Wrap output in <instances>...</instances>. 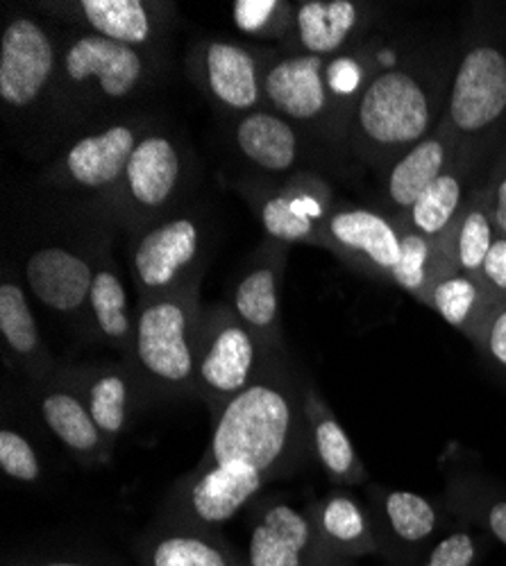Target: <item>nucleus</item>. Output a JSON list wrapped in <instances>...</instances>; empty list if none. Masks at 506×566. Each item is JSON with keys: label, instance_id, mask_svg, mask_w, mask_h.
Wrapping results in <instances>:
<instances>
[{"label": "nucleus", "instance_id": "nucleus-1", "mask_svg": "<svg viewBox=\"0 0 506 566\" xmlns=\"http://www.w3.org/2000/svg\"><path fill=\"white\" fill-rule=\"evenodd\" d=\"M205 462H246L266 479L289 469L309 436L307 397L275 363L214 412Z\"/></svg>", "mask_w": 506, "mask_h": 566}, {"label": "nucleus", "instance_id": "nucleus-2", "mask_svg": "<svg viewBox=\"0 0 506 566\" xmlns=\"http://www.w3.org/2000/svg\"><path fill=\"white\" fill-rule=\"evenodd\" d=\"M205 313L198 281L171 295L140 302L132 356L144 379L162 392H196V358Z\"/></svg>", "mask_w": 506, "mask_h": 566}, {"label": "nucleus", "instance_id": "nucleus-3", "mask_svg": "<svg viewBox=\"0 0 506 566\" xmlns=\"http://www.w3.org/2000/svg\"><path fill=\"white\" fill-rule=\"evenodd\" d=\"M434 123V91L411 69L375 75L361 91L352 118V138L363 157L400 159L427 138Z\"/></svg>", "mask_w": 506, "mask_h": 566}, {"label": "nucleus", "instance_id": "nucleus-4", "mask_svg": "<svg viewBox=\"0 0 506 566\" xmlns=\"http://www.w3.org/2000/svg\"><path fill=\"white\" fill-rule=\"evenodd\" d=\"M153 69L155 62L148 51L80 32L62 49L58 88L86 112L123 105L146 88Z\"/></svg>", "mask_w": 506, "mask_h": 566}, {"label": "nucleus", "instance_id": "nucleus-5", "mask_svg": "<svg viewBox=\"0 0 506 566\" xmlns=\"http://www.w3.org/2000/svg\"><path fill=\"white\" fill-rule=\"evenodd\" d=\"M270 352L239 322L235 311L216 306L205 313L203 322L196 358V395L218 412L272 365Z\"/></svg>", "mask_w": 506, "mask_h": 566}, {"label": "nucleus", "instance_id": "nucleus-6", "mask_svg": "<svg viewBox=\"0 0 506 566\" xmlns=\"http://www.w3.org/2000/svg\"><path fill=\"white\" fill-rule=\"evenodd\" d=\"M203 248V224L194 216H175L146 229L130 254L140 302L171 295L198 281Z\"/></svg>", "mask_w": 506, "mask_h": 566}, {"label": "nucleus", "instance_id": "nucleus-7", "mask_svg": "<svg viewBox=\"0 0 506 566\" xmlns=\"http://www.w3.org/2000/svg\"><path fill=\"white\" fill-rule=\"evenodd\" d=\"M62 49L43 23L14 17L0 36V101L10 112H30L58 88Z\"/></svg>", "mask_w": 506, "mask_h": 566}, {"label": "nucleus", "instance_id": "nucleus-8", "mask_svg": "<svg viewBox=\"0 0 506 566\" xmlns=\"http://www.w3.org/2000/svg\"><path fill=\"white\" fill-rule=\"evenodd\" d=\"M506 116V53L495 43H477L456 66L447 127L462 138L490 132Z\"/></svg>", "mask_w": 506, "mask_h": 566}, {"label": "nucleus", "instance_id": "nucleus-9", "mask_svg": "<svg viewBox=\"0 0 506 566\" xmlns=\"http://www.w3.org/2000/svg\"><path fill=\"white\" fill-rule=\"evenodd\" d=\"M136 123H112L101 132L78 138L51 170V179L64 188L86 193L118 191L130 157L142 140Z\"/></svg>", "mask_w": 506, "mask_h": 566}, {"label": "nucleus", "instance_id": "nucleus-10", "mask_svg": "<svg viewBox=\"0 0 506 566\" xmlns=\"http://www.w3.org/2000/svg\"><path fill=\"white\" fill-rule=\"evenodd\" d=\"M192 71L198 86L225 112L246 116L264 101V69L246 45L223 39L205 41L194 51Z\"/></svg>", "mask_w": 506, "mask_h": 566}, {"label": "nucleus", "instance_id": "nucleus-11", "mask_svg": "<svg viewBox=\"0 0 506 566\" xmlns=\"http://www.w3.org/2000/svg\"><path fill=\"white\" fill-rule=\"evenodd\" d=\"M332 191L313 175H293L278 191L257 200L261 227L275 243L323 245V231L332 213Z\"/></svg>", "mask_w": 506, "mask_h": 566}, {"label": "nucleus", "instance_id": "nucleus-12", "mask_svg": "<svg viewBox=\"0 0 506 566\" xmlns=\"http://www.w3.org/2000/svg\"><path fill=\"white\" fill-rule=\"evenodd\" d=\"M184 172L187 164L177 140L164 132H151L136 144L116 193L136 216L157 213L177 198Z\"/></svg>", "mask_w": 506, "mask_h": 566}, {"label": "nucleus", "instance_id": "nucleus-13", "mask_svg": "<svg viewBox=\"0 0 506 566\" xmlns=\"http://www.w3.org/2000/svg\"><path fill=\"white\" fill-rule=\"evenodd\" d=\"M326 66L328 57L307 53L275 60L264 69V101L291 123H323L334 107Z\"/></svg>", "mask_w": 506, "mask_h": 566}, {"label": "nucleus", "instance_id": "nucleus-14", "mask_svg": "<svg viewBox=\"0 0 506 566\" xmlns=\"http://www.w3.org/2000/svg\"><path fill=\"white\" fill-rule=\"evenodd\" d=\"M326 555L316 516L287 503H272L257 516L248 566H318Z\"/></svg>", "mask_w": 506, "mask_h": 566}, {"label": "nucleus", "instance_id": "nucleus-15", "mask_svg": "<svg viewBox=\"0 0 506 566\" xmlns=\"http://www.w3.org/2000/svg\"><path fill=\"white\" fill-rule=\"evenodd\" d=\"M268 479L255 467L233 462H203V469L184 488L179 501L189 522L198 526H218L248 505Z\"/></svg>", "mask_w": 506, "mask_h": 566}, {"label": "nucleus", "instance_id": "nucleus-16", "mask_svg": "<svg viewBox=\"0 0 506 566\" xmlns=\"http://www.w3.org/2000/svg\"><path fill=\"white\" fill-rule=\"evenodd\" d=\"M96 265L71 248L49 245L25 261V281L32 295L55 313L73 315L89 304Z\"/></svg>", "mask_w": 506, "mask_h": 566}, {"label": "nucleus", "instance_id": "nucleus-17", "mask_svg": "<svg viewBox=\"0 0 506 566\" xmlns=\"http://www.w3.org/2000/svg\"><path fill=\"white\" fill-rule=\"evenodd\" d=\"M285 270L282 243L264 248L241 274L233 311L239 322L268 347L280 343V276Z\"/></svg>", "mask_w": 506, "mask_h": 566}, {"label": "nucleus", "instance_id": "nucleus-18", "mask_svg": "<svg viewBox=\"0 0 506 566\" xmlns=\"http://www.w3.org/2000/svg\"><path fill=\"white\" fill-rule=\"evenodd\" d=\"M323 245L391 276L400 259L402 235L371 209H334L323 231Z\"/></svg>", "mask_w": 506, "mask_h": 566}, {"label": "nucleus", "instance_id": "nucleus-19", "mask_svg": "<svg viewBox=\"0 0 506 566\" xmlns=\"http://www.w3.org/2000/svg\"><path fill=\"white\" fill-rule=\"evenodd\" d=\"M69 8L84 32L105 36L136 51H148L155 45L166 25L162 19L166 6H153L144 0H82Z\"/></svg>", "mask_w": 506, "mask_h": 566}, {"label": "nucleus", "instance_id": "nucleus-20", "mask_svg": "<svg viewBox=\"0 0 506 566\" xmlns=\"http://www.w3.org/2000/svg\"><path fill=\"white\" fill-rule=\"evenodd\" d=\"M235 140L239 153L270 175L291 172L302 157L300 134L291 120L272 109H257L237 120Z\"/></svg>", "mask_w": 506, "mask_h": 566}, {"label": "nucleus", "instance_id": "nucleus-21", "mask_svg": "<svg viewBox=\"0 0 506 566\" xmlns=\"http://www.w3.org/2000/svg\"><path fill=\"white\" fill-rule=\"evenodd\" d=\"M361 21V6L352 0H304L293 12L300 51L316 57L339 55Z\"/></svg>", "mask_w": 506, "mask_h": 566}, {"label": "nucleus", "instance_id": "nucleus-22", "mask_svg": "<svg viewBox=\"0 0 506 566\" xmlns=\"http://www.w3.org/2000/svg\"><path fill=\"white\" fill-rule=\"evenodd\" d=\"M452 161L450 136H427L419 146H413L400 159L393 161L386 179L389 200L404 211H411L416 200L447 170Z\"/></svg>", "mask_w": 506, "mask_h": 566}, {"label": "nucleus", "instance_id": "nucleus-23", "mask_svg": "<svg viewBox=\"0 0 506 566\" xmlns=\"http://www.w3.org/2000/svg\"><path fill=\"white\" fill-rule=\"evenodd\" d=\"M307 423L316 458L334 483L354 485L365 481V469L348 433L316 390L307 392Z\"/></svg>", "mask_w": 506, "mask_h": 566}, {"label": "nucleus", "instance_id": "nucleus-24", "mask_svg": "<svg viewBox=\"0 0 506 566\" xmlns=\"http://www.w3.org/2000/svg\"><path fill=\"white\" fill-rule=\"evenodd\" d=\"M41 417L53 436L75 455L94 458L103 451L105 436L91 417L84 397L73 388H58L41 399Z\"/></svg>", "mask_w": 506, "mask_h": 566}, {"label": "nucleus", "instance_id": "nucleus-25", "mask_svg": "<svg viewBox=\"0 0 506 566\" xmlns=\"http://www.w3.org/2000/svg\"><path fill=\"white\" fill-rule=\"evenodd\" d=\"M316 524L334 555H365L378 548L363 507L350 494L337 492L326 499L316 514Z\"/></svg>", "mask_w": 506, "mask_h": 566}, {"label": "nucleus", "instance_id": "nucleus-26", "mask_svg": "<svg viewBox=\"0 0 506 566\" xmlns=\"http://www.w3.org/2000/svg\"><path fill=\"white\" fill-rule=\"evenodd\" d=\"M89 311L99 334L114 343L132 349L134 340V322L127 308V293L118 272L110 261H101L94 272V283L89 293Z\"/></svg>", "mask_w": 506, "mask_h": 566}, {"label": "nucleus", "instance_id": "nucleus-27", "mask_svg": "<svg viewBox=\"0 0 506 566\" xmlns=\"http://www.w3.org/2000/svg\"><path fill=\"white\" fill-rule=\"evenodd\" d=\"M484 291V283L473 276L447 274L434 279L427 293V302L447 324L462 328L466 336L477 338L479 328H484L486 334Z\"/></svg>", "mask_w": 506, "mask_h": 566}, {"label": "nucleus", "instance_id": "nucleus-28", "mask_svg": "<svg viewBox=\"0 0 506 566\" xmlns=\"http://www.w3.org/2000/svg\"><path fill=\"white\" fill-rule=\"evenodd\" d=\"M464 181L462 175L447 168L409 211L411 227L427 239H438L462 213Z\"/></svg>", "mask_w": 506, "mask_h": 566}, {"label": "nucleus", "instance_id": "nucleus-29", "mask_svg": "<svg viewBox=\"0 0 506 566\" xmlns=\"http://www.w3.org/2000/svg\"><path fill=\"white\" fill-rule=\"evenodd\" d=\"M146 566H237L227 548L203 531H177L153 542Z\"/></svg>", "mask_w": 506, "mask_h": 566}, {"label": "nucleus", "instance_id": "nucleus-30", "mask_svg": "<svg viewBox=\"0 0 506 566\" xmlns=\"http://www.w3.org/2000/svg\"><path fill=\"white\" fill-rule=\"evenodd\" d=\"M0 336H3L8 349L28 365L43 356L30 302L19 283L10 279L0 286Z\"/></svg>", "mask_w": 506, "mask_h": 566}, {"label": "nucleus", "instance_id": "nucleus-31", "mask_svg": "<svg viewBox=\"0 0 506 566\" xmlns=\"http://www.w3.org/2000/svg\"><path fill=\"white\" fill-rule=\"evenodd\" d=\"M384 518L391 537L404 546L423 544L438 524V514L425 496L402 490L384 496Z\"/></svg>", "mask_w": 506, "mask_h": 566}, {"label": "nucleus", "instance_id": "nucleus-32", "mask_svg": "<svg viewBox=\"0 0 506 566\" xmlns=\"http://www.w3.org/2000/svg\"><path fill=\"white\" fill-rule=\"evenodd\" d=\"M86 408L105 438L123 433L130 410V384L121 371H99L84 388Z\"/></svg>", "mask_w": 506, "mask_h": 566}, {"label": "nucleus", "instance_id": "nucleus-33", "mask_svg": "<svg viewBox=\"0 0 506 566\" xmlns=\"http://www.w3.org/2000/svg\"><path fill=\"white\" fill-rule=\"evenodd\" d=\"M495 243L490 193L479 196L456 220V261L479 281L486 254Z\"/></svg>", "mask_w": 506, "mask_h": 566}, {"label": "nucleus", "instance_id": "nucleus-34", "mask_svg": "<svg viewBox=\"0 0 506 566\" xmlns=\"http://www.w3.org/2000/svg\"><path fill=\"white\" fill-rule=\"evenodd\" d=\"M432 261H434V239H427V235H421L416 231H409L402 235L400 259L391 272V279L400 289L419 297H427L432 289V279H430Z\"/></svg>", "mask_w": 506, "mask_h": 566}, {"label": "nucleus", "instance_id": "nucleus-35", "mask_svg": "<svg viewBox=\"0 0 506 566\" xmlns=\"http://www.w3.org/2000/svg\"><path fill=\"white\" fill-rule=\"evenodd\" d=\"M291 6L278 0H237L233 3V19L237 28L257 39H275L289 30Z\"/></svg>", "mask_w": 506, "mask_h": 566}, {"label": "nucleus", "instance_id": "nucleus-36", "mask_svg": "<svg viewBox=\"0 0 506 566\" xmlns=\"http://www.w3.org/2000/svg\"><path fill=\"white\" fill-rule=\"evenodd\" d=\"M0 469H3V474L21 483H34L41 474L32 444L12 429L0 433Z\"/></svg>", "mask_w": 506, "mask_h": 566}, {"label": "nucleus", "instance_id": "nucleus-37", "mask_svg": "<svg viewBox=\"0 0 506 566\" xmlns=\"http://www.w3.org/2000/svg\"><path fill=\"white\" fill-rule=\"evenodd\" d=\"M326 77H328V86L334 103L337 101H350L354 98L359 88L363 91V66L357 57L352 55H334L328 57V66H326Z\"/></svg>", "mask_w": 506, "mask_h": 566}, {"label": "nucleus", "instance_id": "nucleus-38", "mask_svg": "<svg viewBox=\"0 0 506 566\" xmlns=\"http://www.w3.org/2000/svg\"><path fill=\"white\" fill-rule=\"evenodd\" d=\"M477 559V546L471 533H452L443 537L425 557L421 566H473Z\"/></svg>", "mask_w": 506, "mask_h": 566}, {"label": "nucleus", "instance_id": "nucleus-39", "mask_svg": "<svg viewBox=\"0 0 506 566\" xmlns=\"http://www.w3.org/2000/svg\"><path fill=\"white\" fill-rule=\"evenodd\" d=\"M488 295H506V239H495L490 252L486 254L482 276Z\"/></svg>", "mask_w": 506, "mask_h": 566}, {"label": "nucleus", "instance_id": "nucleus-40", "mask_svg": "<svg viewBox=\"0 0 506 566\" xmlns=\"http://www.w3.org/2000/svg\"><path fill=\"white\" fill-rule=\"evenodd\" d=\"M484 345L488 356L506 369V306L499 308L486 324Z\"/></svg>", "mask_w": 506, "mask_h": 566}, {"label": "nucleus", "instance_id": "nucleus-41", "mask_svg": "<svg viewBox=\"0 0 506 566\" xmlns=\"http://www.w3.org/2000/svg\"><path fill=\"white\" fill-rule=\"evenodd\" d=\"M490 213H493V227L499 233V239H506V170L493 184Z\"/></svg>", "mask_w": 506, "mask_h": 566}, {"label": "nucleus", "instance_id": "nucleus-42", "mask_svg": "<svg viewBox=\"0 0 506 566\" xmlns=\"http://www.w3.org/2000/svg\"><path fill=\"white\" fill-rule=\"evenodd\" d=\"M486 524L493 537L506 546V501H497L488 507Z\"/></svg>", "mask_w": 506, "mask_h": 566}, {"label": "nucleus", "instance_id": "nucleus-43", "mask_svg": "<svg viewBox=\"0 0 506 566\" xmlns=\"http://www.w3.org/2000/svg\"><path fill=\"white\" fill-rule=\"evenodd\" d=\"M41 566H86V564H78V562H49V564H41Z\"/></svg>", "mask_w": 506, "mask_h": 566}]
</instances>
